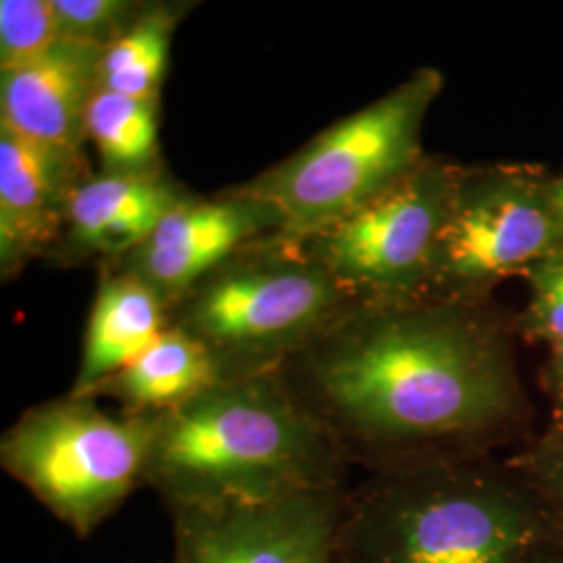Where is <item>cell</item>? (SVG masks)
<instances>
[{
    "mask_svg": "<svg viewBox=\"0 0 563 563\" xmlns=\"http://www.w3.org/2000/svg\"><path fill=\"white\" fill-rule=\"evenodd\" d=\"M516 316L495 301L357 302L278 372L369 474L497 455L537 430Z\"/></svg>",
    "mask_w": 563,
    "mask_h": 563,
    "instance_id": "1",
    "label": "cell"
},
{
    "mask_svg": "<svg viewBox=\"0 0 563 563\" xmlns=\"http://www.w3.org/2000/svg\"><path fill=\"white\" fill-rule=\"evenodd\" d=\"M562 530L507 457L372 472L349 488L334 563H526Z\"/></svg>",
    "mask_w": 563,
    "mask_h": 563,
    "instance_id": "2",
    "label": "cell"
},
{
    "mask_svg": "<svg viewBox=\"0 0 563 563\" xmlns=\"http://www.w3.org/2000/svg\"><path fill=\"white\" fill-rule=\"evenodd\" d=\"M339 446L278 374L218 383L155 418L144 484L169 505L265 501L344 486Z\"/></svg>",
    "mask_w": 563,
    "mask_h": 563,
    "instance_id": "3",
    "label": "cell"
},
{
    "mask_svg": "<svg viewBox=\"0 0 563 563\" xmlns=\"http://www.w3.org/2000/svg\"><path fill=\"white\" fill-rule=\"evenodd\" d=\"M353 301L301 239L249 242L169 305V328L201 342L220 383L278 374Z\"/></svg>",
    "mask_w": 563,
    "mask_h": 563,
    "instance_id": "4",
    "label": "cell"
},
{
    "mask_svg": "<svg viewBox=\"0 0 563 563\" xmlns=\"http://www.w3.org/2000/svg\"><path fill=\"white\" fill-rule=\"evenodd\" d=\"M443 88L441 69L420 67L239 188L276 216L282 234L309 236L422 162L423 125Z\"/></svg>",
    "mask_w": 563,
    "mask_h": 563,
    "instance_id": "5",
    "label": "cell"
},
{
    "mask_svg": "<svg viewBox=\"0 0 563 563\" xmlns=\"http://www.w3.org/2000/svg\"><path fill=\"white\" fill-rule=\"evenodd\" d=\"M157 416L109 413L65 395L23 411L0 441V463L80 539L144 484Z\"/></svg>",
    "mask_w": 563,
    "mask_h": 563,
    "instance_id": "6",
    "label": "cell"
},
{
    "mask_svg": "<svg viewBox=\"0 0 563 563\" xmlns=\"http://www.w3.org/2000/svg\"><path fill=\"white\" fill-rule=\"evenodd\" d=\"M553 172L537 163L462 165L426 299L488 302L495 288L563 246Z\"/></svg>",
    "mask_w": 563,
    "mask_h": 563,
    "instance_id": "7",
    "label": "cell"
},
{
    "mask_svg": "<svg viewBox=\"0 0 563 563\" xmlns=\"http://www.w3.org/2000/svg\"><path fill=\"white\" fill-rule=\"evenodd\" d=\"M460 169L462 163L428 153L383 192L301 241L355 302L426 299Z\"/></svg>",
    "mask_w": 563,
    "mask_h": 563,
    "instance_id": "8",
    "label": "cell"
},
{
    "mask_svg": "<svg viewBox=\"0 0 563 563\" xmlns=\"http://www.w3.org/2000/svg\"><path fill=\"white\" fill-rule=\"evenodd\" d=\"M349 486L265 501L169 505L172 563H334Z\"/></svg>",
    "mask_w": 563,
    "mask_h": 563,
    "instance_id": "9",
    "label": "cell"
},
{
    "mask_svg": "<svg viewBox=\"0 0 563 563\" xmlns=\"http://www.w3.org/2000/svg\"><path fill=\"white\" fill-rule=\"evenodd\" d=\"M274 232L276 216L236 186L213 199L190 197L134 253L104 267L148 284L172 305L242 246Z\"/></svg>",
    "mask_w": 563,
    "mask_h": 563,
    "instance_id": "10",
    "label": "cell"
},
{
    "mask_svg": "<svg viewBox=\"0 0 563 563\" xmlns=\"http://www.w3.org/2000/svg\"><path fill=\"white\" fill-rule=\"evenodd\" d=\"M195 197L165 169L151 174H99L71 192L65 228L46 262L57 267L120 262L151 239L181 202Z\"/></svg>",
    "mask_w": 563,
    "mask_h": 563,
    "instance_id": "11",
    "label": "cell"
},
{
    "mask_svg": "<svg viewBox=\"0 0 563 563\" xmlns=\"http://www.w3.org/2000/svg\"><path fill=\"white\" fill-rule=\"evenodd\" d=\"M92 176L86 157L27 141L0 125V276L13 280L57 246L71 192Z\"/></svg>",
    "mask_w": 563,
    "mask_h": 563,
    "instance_id": "12",
    "label": "cell"
},
{
    "mask_svg": "<svg viewBox=\"0 0 563 563\" xmlns=\"http://www.w3.org/2000/svg\"><path fill=\"white\" fill-rule=\"evenodd\" d=\"M102 51L63 38L41 59L0 71V125L59 153L86 157V115L101 90Z\"/></svg>",
    "mask_w": 563,
    "mask_h": 563,
    "instance_id": "13",
    "label": "cell"
},
{
    "mask_svg": "<svg viewBox=\"0 0 563 563\" xmlns=\"http://www.w3.org/2000/svg\"><path fill=\"white\" fill-rule=\"evenodd\" d=\"M69 395L92 397L169 328V305L148 284L102 267Z\"/></svg>",
    "mask_w": 563,
    "mask_h": 563,
    "instance_id": "14",
    "label": "cell"
},
{
    "mask_svg": "<svg viewBox=\"0 0 563 563\" xmlns=\"http://www.w3.org/2000/svg\"><path fill=\"white\" fill-rule=\"evenodd\" d=\"M218 383V365L201 342L167 328L141 357L101 384L92 399L109 397L134 416H163Z\"/></svg>",
    "mask_w": 563,
    "mask_h": 563,
    "instance_id": "15",
    "label": "cell"
},
{
    "mask_svg": "<svg viewBox=\"0 0 563 563\" xmlns=\"http://www.w3.org/2000/svg\"><path fill=\"white\" fill-rule=\"evenodd\" d=\"M197 2H153L121 38L102 51L101 90L162 101L172 41Z\"/></svg>",
    "mask_w": 563,
    "mask_h": 563,
    "instance_id": "16",
    "label": "cell"
},
{
    "mask_svg": "<svg viewBox=\"0 0 563 563\" xmlns=\"http://www.w3.org/2000/svg\"><path fill=\"white\" fill-rule=\"evenodd\" d=\"M162 101L99 90L88 107L86 141L101 159L102 174H151L165 169L159 142Z\"/></svg>",
    "mask_w": 563,
    "mask_h": 563,
    "instance_id": "17",
    "label": "cell"
},
{
    "mask_svg": "<svg viewBox=\"0 0 563 563\" xmlns=\"http://www.w3.org/2000/svg\"><path fill=\"white\" fill-rule=\"evenodd\" d=\"M59 41L53 0H0V71L41 59Z\"/></svg>",
    "mask_w": 563,
    "mask_h": 563,
    "instance_id": "18",
    "label": "cell"
},
{
    "mask_svg": "<svg viewBox=\"0 0 563 563\" xmlns=\"http://www.w3.org/2000/svg\"><path fill=\"white\" fill-rule=\"evenodd\" d=\"M528 301L516 313V334L530 344L563 342V246L534 263L522 276Z\"/></svg>",
    "mask_w": 563,
    "mask_h": 563,
    "instance_id": "19",
    "label": "cell"
},
{
    "mask_svg": "<svg viewBox=\"0 0 563 563\" xmlns=\"http://www.w3.org/2000/svg\"><path fill=\"white\" fill-rule=\"evenodd\" d=\"M60 36L107 48L151 9L148 0H53Z\"/></svg>",
    "mask_w": 563,
    "mask_h": 563,
    "instance_id": "20",
    "label": "cell"
},
{
    "mask_svg": "<svg viewBox=\"0 0 563 563\" xmlns=\"http://www.w3.org/2000/svg\"><path fill=\"white\" fill-rule=\"evenodd\" d=\"M507 460L543 499L563 537V418H551Z\"/></svg>",
    "mask_w": 563,
    "mask_h": 563,
    "instance_id": "21",
    "label": "cell"
},
{
    "mask_svg": "<svg viewBox=\"0 0 563 563\" xmlns=\"http://www.w3.org/2000/svg\"><path fill=\"white\" fill-rule=\"evenodd\" d=\"M539 384L551 402V418H563V342L549 346L539 369Z\"/></svg>",
    "mask_w": 563,
    "mask_h": 563,
    "instance_id": "22",
    "label": "cell"
},
{
    "mask_svg": "<svg viewBox=\"0 0 563 563\" xmlns=\"http://www.w3.org/2000/svg\"><path fill=\"white\" fill-rule=\"evenodd\" d=\"M526 563H563V543L551 544Z\"/></svg>",
    "mask_w": 563,
    "mask_h": 563,
    "instance_id": "23",
    "label": "cell"
},
{
    "mask_svg": "<svg viewBox=\"0 0 563 563\" xmlns=\"http://www.w3.org/2000/svg\"><path fill=\"white\" fill-rule=\"evenodd\" d=\"M553 201L563 222V172L553 176Z\"/></svg>",
    "mask_w": 563,
    "mask_h": 563,
    "instance_id": "24",
    "label": "cell"
}]
</instances>
